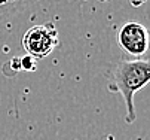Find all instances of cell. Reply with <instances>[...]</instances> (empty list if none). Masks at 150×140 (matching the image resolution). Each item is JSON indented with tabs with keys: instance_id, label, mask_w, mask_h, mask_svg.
<instances>
[{
	"instance_id": "obj_1",
	"label": "cell",
	"mask_w": 150,
	"mask_h": 140,
	"mask_svg": "<svg viewBox=\"0 0 150 140\" xmlns=\"http://www.w3.org/2000/svg\"><path fill=\"white\" fill-rule=\"evenodd\" d=\"M150 84V60H120L109 72V90L119 92L125 103V122L132 124L137 119L135 94Z\"/></svg>"
},
{
	"instance_id": "obj_2",
	"label": "cell",
	"mask_w": 150,
	"mask_h": 140,
	"mask_svg": "<svg viewBox=\"0 0 150 140\" xmlns=\"http://www.w3.org/2000/svg\"><path fill=\"white\" fill-rule=\"evenodd\" d=\"M59 43L58 31L54 24H39L28 28L23 37V48L34 60L48 57Z\"/></svg>"
},
{
	"instance_id": "obj_3",
	"label": "cell",
	"mask_w": 150,
	"mask_h": 140,
	"mask_svg": "<svg viewBox=\"0 0 150 140\" xmlns=\"http://www.w3.org/2000/svg\"><path fill=\"white\" fill-rule=\"evenodd\" d=\"M117 45L126 55L140 58L149 51L150 46L149 30L135 21L126 23L117 31Z\"/></svg>"
},
{
	"instance_id": "obj_4",
	"label": "cell",
	"mask_w": 150,
	"mask_h": 140,
	"mask_svg": "<svg viewBox=\"0 0 150 140\" xmlns=\"http://www.w3.org/2000/svg\"><path fill=\"white\" fill-rule=\"evenodd\" d=\"M31 5V0H0V23Z\"/></svg>"
},
{
	"instance_id": "obj_5",
	"label": "cell",
	"mask_w": 150,
	"mask_h": 140,
	"mask_svg": "<svg viewBox=\"0 0 150 140\" xmlns=\"http://www.w3.org/2000/svg\"><path fill=\"white\" fill-rule=\"evenodd\" d=\"M21 61V70H28V72H34L36 70V60L30 55H25L24 58H19Z\"/></svg>"
},
{
	"instance_id": "obj_6",
	"label": "cell",
	"mask_w": 150,
	"mask_h": 140,
	"mask_svg": "<svg viewBox=\"0 0 150 140\" xmlns=\"http://www.w3.org/2000/svg\"><path fill=\"white\" fill-rule=\"evenodd\" d=\"M146 0H131V3L134 5V6H140L141 3H144Z\"/></svg>"
},
{
	"instance_id": "obj_7",
	"label": "cell",
	"mask_w": 150,
	"mask_h": 140,
	"mask_svg": "<svg viewBox=\"0 0 150 140\" xmlns=\"http://www.w3.org/2000/svg\"><path fill=\"white\" fill-rule=\"evenodd\" d=\"M33 2H36V0H31V3H33Z\"/></svg>"
},
{
	"instance_id": "obj_8",
	"label": "cell",
	"mask_w": 150,
	"mask_h": 140,
	"mask_svg": "<svg viewBox=\"0 0 150 140\" xmlns=\"http://www.w3.org/2000/svg\"><path fill=\"white\" fill-rule=\"evenodd\" d=\"M103 2H107V0H103Z\"/></svg>"
}]
</instances>
